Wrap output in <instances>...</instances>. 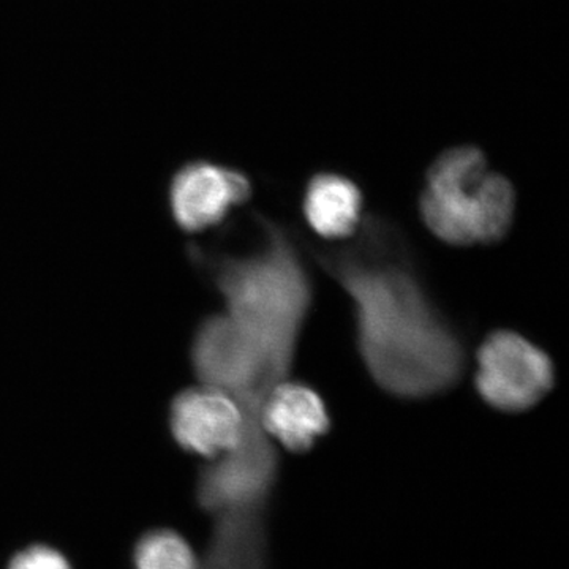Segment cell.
Masks as SVG:
<instances>
[{
  "label": "cell",
  "instance_id": "2",
  "mask_svg": "<svg viewBox=\"0 0 569 569\" xmlns=\"http://www.w3.org/2000/svg\"><path fill=\"white\" fill-rule=\"evenodd\" d=\"M419 212L448 244H496L515 220L516 190L505 176L489 171L481 149L458 146L430 164Z\"/></svg>",
  "mask_w": 569,
  "mask_h": 569
},
{
  "label": "cell",
  "instance_id": "10",
  "mask_svg": "<svg viewBox=\"0 0 569 569\" xmlns=\"http://www.w3.org/2000/svg\"><path fill=\"white\" fill-rule=\"evenodd\" d=\"M362 193L346 176H313L305 194V216L312 230L331 241L353 238L362 222Z\"/></svg>",
  "mask_w": 569,
  "mask_h": 569
},
{
  "label": "cell",
  "instance_id": "4",
  "mask_svg": "<svg viewBox=\"0 0 569 569\" xmlns=\"http://www.w3.org/2000/svg\"><path fill=\"white\" fill-rule=\"evenodd\" d=\"M553 383L556 370L549 356L516 332H492L479 348L475 385L481 399L497 410H529Z\"/></svg>",
  "mask_w": 569,
  "mask_h": 569
},
{
  "label": "cell",
  "instance_id": "11",
  "mask_svg": "<svg viewBox=\"0 0 569 569\" xmlns=\"http://www.w3.org/2000/svg\"><path fill=\"white\" fill-rule=\"evenodd\" d=\"M134 569H198L189 542L171 530L149 531L138 541Z\"/></svg>",
  "mask_w": 569,
  "mask_h": 569
},
{
  "label": "cell",
  "instance_id": "1",
  "mask_svg": "<svg viewBox=\"0 0 569 569\" xmlns=\"http://www.w3.org/2000/svg\"><path fill=\"white\" fill-rule=\"evenodd\" d=\"M353 236L317 253L351 299L367 372L400 399L448 392L463 377L466 343L430 298L402 233L367 217Z\"/></svg>",
  "mask_w": 569,
  "mask_h": 569
},
{
  "label": "cell",
  "instance_id": "3",
  "mask_svg": "<svg viewBox=\"0 0 569 569\" xmlns=\"http://www.w3.org/2000/svg\"><path fill=\"white\" fill-rule=\"evenodd\" d=\"M296 351L261 339L223 312L198 326L190 359L201 385L233 397L242 413L261 417L266 397L290 377Z\"/></svg>",
  "mask_w": 569,
  "mask_h": 569
},
{
  "label": "cell",
  "instance_id": "8",
  "mask_svg": "<svg viewBox=\"0 0 569 569\" xmlns=\"http://www.w3.org/2000/svg\"><path fill=\"white\" fill-rule=\"evenodd\" d=\"M261 425L290 452H307L331 427L323 399L306 385L284 380L266 397Z\"/></svg>",
  "mask_w": 569,
  "mask_h": 569
},
{
  "label": "cell",
  "instance_id": "7",
  "mask_svg": "<svg viewBox=\"0 0 569 569\" xmlns=\"http://www.w3.org/2000/svg\"><path fill=\"white\" fill-rule=\"evenodd\" d=\"M250 194L252 183L241 171L209 162L189 163L171 181V216L186 233H201L222 223Z\"/></svg>",
  "mask_w": 569,
  "mask_h": 569
},
{
  "label": "cell",
  "instance_id": "9",
  "mask_svg": "<svg viewBox=\"0 0 569 569\" xmlns=\"http://www.w3.org/2000/svg\"><path fill=\"white\" fill-rule=\"evenodd\" d=\"M216 519L198 569H269L266 511L224 512Z\"/></svg>",
  "mask_w": 569,
  "mask_h": 569
},
{
  "label": "cell",
  "instance_id": "12",
  "mask_svg": "<svg viewBox=\"0 0 569 569\" xmlns=\"http://www.w3.org/2000/svg\"><path fill=\"white\" fill-rule=\"evenodd\" d=\"M9 569H71L69 561L58 550L48 546H32L10 561Z\"/></svg>",
  "mask_w": 569,
  "mask_h": 569
},
{
  "label": "cell",
  "instance_id": "6",
  "mask_svg": "<svg viewBox=\"0 0 569 569\" xmlns=\"http://www.w3.org/2000/svg\"><path fill=\"white\" fill-rule=\"evenodd\" d=\"M168 422L179 448L211 460L238 447L246 425L233 397L204 385L174 396Z\"/></svg>",
  "mask_w": 569,
  "mask_h": 569
},
{
  "label": "cell",
  "instance_id": "5",
  "mask_svg": "<svg viewBox=\"0 0 569 569\" xmlns=\"http://www.w3.org/2000/svg\"><path fill=\"white\" fill-rule=\"evenodd\" d=\"M279 452L269 436L242 433L238 447L212 459L197 482L198 505L212 516L266 511L279 481Z\"/></svg>",
  "mask_w": 569,
  "mask_h": 569
}]
</instances>
